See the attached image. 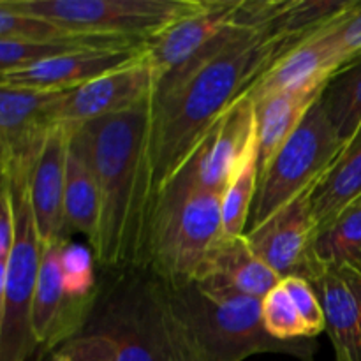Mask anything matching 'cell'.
I'll return each mask as SVG.
<instances>
[{
  "mask_svg": "<svg viewBox=\"0 0 361 361\" xmlns=\"http://www.w3.org/2000/svg\"><path fill=\"white\" fill-rule=\"evenodd\" d=\"M13 9L53 21L74 34L148 41L200 13L207 0H4Z\"/></svg>",
  "mask_w": 361,
  "mask_h": 361,
  "instance_id": "7",
  "label": "cell"
},
{
  "mask_svg": "<svg viewBox=\"0 0 361 361\" xmlns=\"http://www.w3.org/2000/svg\"><path fill=\"white\" fill-rule=\"evenodd\" d=\"M194 282L228 288L236 293L263 300L282 279L252 250L247 236H226L208 256Z\"/></svg>",
  "mask_w": 361,
  "mask_h": 361,
  "instance_id": "18",
  "label": "cell"
},
{
  "mask_svg": "<svg viewBox=\"0 0 361 361\" xmlns=\"http://www.w3.org/2000/svg\"><path fill=\"white\" fill-rule=\"evenodd\" d=\"M222 194L173 176L157 194L150 219L145 270L168 286L194 282L224 238Z\"/></svg>",
  "mask_w": 361,
  "mask_h": 361,
  "instance_id": "4",
  "label": "cell"
},
{
  "mask_svg": "<svg viewBox=\"0 0 361 361\" xmlns=\"http://www.w3.org/2000/svg\"><path fill=\"white\" fill-rule=\"evenodd\" d=\"M361 200V127L345 143L337 161L310 192V208L317 231Z\"/></svg>",
  "mask_w": 361,
  "mask_h": 361,
  "instance_id": "21",
  "label": "cell"
},
{
  "mask_svg": "<svg viewBox=\"0 0 361 361\" xmlns=\"http://www.w3.org/2000/svg\"><path fill=\"white\" fill-rule=\"evenodd\" d=\"M310 192L289 203L259 228L245 233L254 252L281 279H307L316 263L317 226L310 208Z\"/></svg>",
  "mask_w": 361,
  "mask_h": 361,
  "instance_id": "14",
  "label": "cell"
},
{
  "mask_svg": "<svg viewBox=\"0 0 361 361\" xmlns=\"http://www.w3.org/2000/svg\"><path fill=\"white\" fill-rule=\"evenodd\" d=\"M242 0H207L203 9L182 18L145 44L157 85L185 73L214 53L238 25Z\"/></svg>",
  "mask_w": 361,
  "mask_h": 361,
  "instance_id": "10",
  "label": "cell"
},
{
  "mask_svg": "<svg viewBox=\"0 0 361 361\" xmlns=\"http://www.w3.org/2000/svg\"><path fill=\"white\" fill-rule=\"evenodd\" d=\"M63 92L0 85V166L2 187L20 196L30 189L48 136L55 129Z\"/></svg>",
  "mask_w": 361,
  "mask_h": 361,
  "instance_id": "9",
  "label": "cell"
},
{
  "mask_svg": "<svg viewBox=\"0 0 361 361\" xmlns=\"http://www.w3.org/2000/svg\"><path fill=\"white\" fill-rule=\"evenodd\" d=\"M111 282L99 291L85 331L108 335L118 361H190L164 282L143 268L118 271Z\"/></svg>",
  "mask_w": 361,
  "mask_h": 361,
  "instance_id": "5",
  "label": "cell"
},
{
  "mask_svg": "<svg viewBox=\"0 0 361 361\" xmlns=\"http://www.w3.org/2000/svg\"><path fill=\"white\" fill-rule=\"evenodd\" d=\"M69 242L44 245L34 309H32V334L42 351L62 348L66 342L81 335L94 312L99 295L92 298H69L63 291L62 252ZM101 291V289H99Z\"/></svg>",
  "mask_w": 361,
  "mask_h": 361,
  "instance_id": "12",
  "label": "cell"
},
{
  "mask_svg": "<svg viewBox=\"0 0 361 361\" xmlns=\"http://www.w3.org/2000/svg\"><path fill=\"white\" fill-rule=\"evenodd\" d=\"M63 291L69 298L83 300L99 295L95 288L94 256L78 243H67L62 252Z\"/></svg>",
  "mask_w": 361,
  "mask_h": 361,
  "instance_id": "29",
  "label": "cell"
},
{
  "mask_svg": "<svg viewBox=\"0 0 361 361\" xmlns=\"http://www.w3.org/2000/svg\"><path fill=\"white\" fill-rule=\"evenodd\" d=\"M323 92H279L252 101L256 111L259 176L267 171Z\"/></svg>",
  "mask_w": 361,
  "mask_h": 361,
  "instance_id": "20",
  "label": "cell"
},
{
  "mask_svg": "<svg viewBox=\"0 0 361 361\" xmlns=\"http://www.w3.org/2000/svg\"><path fill=\"white\" fill-rule=\"evenodd\" d=\"M73 34L74 32L67 30L53 21L34 16V14L21 13L0 0V39L4 41L44 42L69 37Z\"/></svg>",
  "mask_w": 361,
  "mask_h": 361,
  "instance_id": "28",
  "label": "cell"
},
{
  "mask_svg": "<svg viewBox=\"0 0 361 361\" xmlns=\"http://www.w3.org/2000/svg\"><path fill=\"white\" fill-rule=\"evenodd\" d=\"M16 240L0 267V361H27L39 348L32 334V309L42 261V240L28 190L14 196Z\"/></svg>",
  "mask_w": 361,
  "mask_h": 361,
  "instance_id": "8",
  "label": "cell"
},
{
  "mask_svg": "<svg viewBox=\"0 0 361 361\" xmlns=\"http://www.w3.org/2000/svg\"><path fill=\"white\" fill-rule=\"evenodd\" d=\"M71 129L56 126L48 136L32 175L28 197L42 245L67 242L66 226V166Z\"/></svg>",
  "mask_w": 361,
  "mask_h": 361,
  "instance_id": "17",
  "label": "cell"
},
{
  "mask_svg": "<svg viewBox=\"0 0 361 361\" xmlns=\"http://www.w3.org/2000/svg\"><path fill=\"white\" fill-rule=\"evenodd\" d=\"M155 88L157 78L145 51V56L137 62L113 71L74 90L63 92L56 111V123L73 129L92 120L127 111L145 99L152 97Z\"/></svg>",
  "mask_w": 361,
  "mask_h": 361,
  "instance_id": "13",
  "label": "cell"
},
{
  "mask_svg": "<svg viewBox=\"0 0 361 361\" xmlns=\"http://www.w3.org/2000/svg\"><path fill=\"white\" fill-rule=\"evenodd\" d=\"M345 143L319 97L259 176L247 231L259 228L289 203L310 192L330 171Z\"/></svg>",
  "mask_w": 361,
  "mask_h": 361,
  "instance_id": "6",
  "label": "cell"
},
{
  "mask_svg": "<svg viewBox=\"0 0 361 361\" xmlns=\"http://www.w3.org/2000/svg\"><path fill=\"white\" fill-rule=\"evenodd\" d=\"M321 102L338 136L351 140L361 127V55L331 78Z\"/></svg>",
  "mask_w": 361,
  "mask_h": 361,
  "instance_id": "25",
  "label": "cell"
},
{
  "mask_svg": "<svg viewBox=\"0 0 361 361\" xmlns=\"http://www.w3.org/2000/svg\"><path fill=\"white\" fill-rule=\"evenodd\" d=\"M282 286L291 296L293 303H295L296 310L300 316L305 321L307 328H309L310 337H316L321 331H326V319H324V310L321 307L319 298H317L316 291L312 286L302 277H288L282 279Z\"/></svg>",
  "mask_w": 361,
  "mask_h": 361,
  "instance_id": "32",
  "label": "cell"
},
{
  "mask_svg": "<svg viewBox=\"0 0 361 361\" xmlns=\"http://www.w3.org/2000/svg\"><path fill=\"white\" fill-rule=\"evenodd\" d=\"M341 71L326 42L316 35L286 53L263 78L256 81L245 97L257 101L279 92H323Z\"/></svg>",
  "mask_w": 361,
  "mask_h": 361,
  "instance_id": "19",
  "label": "cell"
},
{
  "mask_svg": "<svg viewBox=\"0 0 361 361\" xmlns=\"http://www.w3.org/2000/svg\"><path fill=\"white\" fill-rule=\"evenodd\" d=\"M257 183H259V166H257L256 145L222 192V228H224L226 236L235 238V236L245 235L254 197L257 192Z\"/></svg>",
  "mask_w": 361,
  "mask_h": 361,
  "instance_id": "26",
  "label": "cell"
},
{
  "mask_svg": "<svg viewBox=\"0 0 361 361\" xmlns=\"http://www.w3.org/2000/svg\"><path fill=\"white\" fill-rule=\"evenodd\" d=\"M256 145L254 102L243 95L212 126L175 176L222 194Z\"/></svg>",
  "mask_w": 361,
  "mask_h": 361,
  "instance_id": "11",
  "label": "cell"
},
{
  "mask_svg": "<svg viewBox=\"0 0 361 361\" xmlns=\"http://www.w3.org/2000/svg\"><path fill=\"white\" fill-rule=\"evenodd\" d=\"M49 361H118V353L108 335L85 331L56 349Z\"/></svg>",
  "mask_w": 361,
  "mask_h": 361,
  "instance_id": "31",
  "label": "cell"
},
{
  "mask_svg": "<svg viewBox=\"0 0 361 361\" xmlns=\"http://www.w3.org/2000/svg\"><path fill=\"white\" fill-rule=\"evenodd\" d=\"M316 291L337 361H361V275L314 263L305 279Z\"/></svg>",
  "mask_w": 361,
  "mask_h": 361,
  "instance_id": "15",
  "label": "cell"
},
{
  "mask_svg": "<svg viewBox=\"0 0 361 361\" xmlns=\"http://www.w3.org/2000/svg\"><path fill=\"white\" fill-rule=\"evenodd\" d=\"M16 207H14V196L7 187H2V197H0V267L7 263L9 254L16 240Z\"/></svg>",
  "mask_w": 361,
  "mask_h": 361,
  "instance_id": "33",
  "label": "cell"
},
{
  "mask_svg": "<svg viewBox=\"0 0 361 361\" xmlns=\"http://www.w3.org/2000/svg\"><path fill=\"white\" fill-rule=\"evenodd\" d=\"M270 25H249L238 11V25L214 53L157 85L152 116L155 197L189 161L212 126L296 48L275 35Z\"/></svg>",
  "mask_w": 361,
  "mask_h": 361,
  "instance_id": "1",
  "label": "cell"
},
{
  "mask_svg": "<svg viewBox=\"0 0 361 361\" xmlns=\"http://www.w3.org/2000/svg\"><path fill=\"white\" fill-rule=\"evenodd\" d=\"M145 44H147V41L92 34H73L69 37L53 39V41L44 42H21L0 39V74L27 69V67L60 59V56L74 55V53L97 51V49L143 48Z\"/></svg>",
  "mask_w": 361,
  "mask_h": 361,
  "instance_id": "22",
  "label": "cell"
},
{
  "mask_svg": "<svg viewBox=\"0 0 361 361\" xmlns=\"http://www.w3.org/2000/svg\"><path fill=\"white\" fill-rule=\"evenodd\" d=\"M66 226L67 231L81 233L87 236L94 249L99 235V217H101V197L87 159L71 143L67 152L66 166Z\"/></svg>",
  "mask_w": 361,
  "mask_h": 361,
  "instance_id": "23",
  "label": "cell"
},
{
  "mask_svg": "<svg viewBox=\"0 0 361 361\" xmlns=\"http://www.w3.org/2000/svg\"><path fill=\"white\" fill-rule=\"evenodd\" d=\"M164 286L190 361H243L261 353L314 358V338L284 342L268 334L261 300L200 282Z\"/></svg>",
  "mask_w": 361,
  "mask_h": 361,
  "instance_id": "3",
  "label": "cell"
},
{
  "mask_svg": "<svg viewBox=\"0 0 361 361\" xmlns=\"http://www.w3.org/2000/svg\"><path fill=\"white\" fill-rule=\"evenodd\" d=\"M261 310H263V324L271 337L284 342L312 338L305 321L296 310L282 282L261 300Z\"/></svg>",
  "mask_w": 361,
  "mask_h": 361,
  "instance_id": "27",
  "label": "cell"
},
{
  "mask_svg": "<svg viewBox=\"0 0 361 361\" xmlns=\"http://www.w3.org/2000/svg\"><path fill=\"white\" fill-rule=\"evenodd\" d=\"M317 263L361 275V200L342 212L314 240Z\"/></svg>",
  "mask_w": 361,
  "mask_h": 361,
  "instance_id": "24",
  "label": "cell"
},
{
  "mask_svg": "<svg viewBox=\"0 0 361 361\" xmlns=\"http://www.w3.org/2000/svg\"><path fill=\"white\" fill-rule=\"evenodd\" d=\"M145 56L143 48L97 49L48 60L27 69L0 74V85L42 92H69L118 71Z\"/></svg>",
  "mask_w": 361,
  "mask_h": 361,
  "instance_id": "16",
  "label": "cell"
},
{
  "mask_svg": "<svg viewBox=\"0 0 361 361\" xmlns=\"http://www.w3.org/2000/svg\"><path fill=\"white\" fill-rule=\"evenodd\" d=\"M319 35L334 53L338 67H345L361 55V0H356L355 7L338 18L335 23L324 28Z\"/></svg>",
  "mask_w": 361,
  "mask_h": 361,
  "instance_id": "30",
  "label": "cell"
},
{
  "mask_svg": "<svg viewBox=\"0 0 361 361\" xmlns=\"http://www.w3.org/2000/svg\"><path fill=\"white\" fill-rule=\"evenodd\" d=\"M154 95L134 108L71 129L99 187L101 217L95 261L109 271L143 268L155 204L152 162Z\"/></svg>",
  "mask_w": 361,
  "mask_h": 361,
  "instance_id": "2",
  "label": "cell"
}]
</instances>
